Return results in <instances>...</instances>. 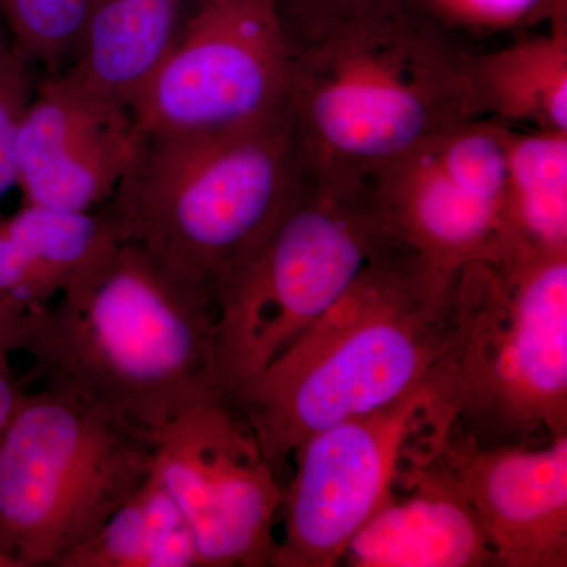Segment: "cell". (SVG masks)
Segmentation results:
<instances>
[{"instance_id":"cell-5","label":"cell","mask_w":567,"mask_h":567,"mask_svg":"<svg viewBox=\"0 0 567 567\" xmlns=\"http://www.w3.org/2000/svg\"><path fill=\"white\" fill-rule=\"evenodd\" d=\"M301 177L289 111L233 136H144L100 210L118 241L136 246L167 278L213 298L215 284L259 244Z\"/></svg>"},{"instance_id":"cell-1","label":"cell","mask_w":567,"mask_h":567,"mask_svg":"<svg viewBox=\"0 0 567 567\" xmlns=\"http://www.w3.org/2000/svg\"><path fill=\"white\" fill-rule=\"evenodd\" d=\"M457 271L394 241L289 349L227 401L275 473L309 436L416 386L445 352Z\"/></svg>"},{"instance_id":"cell-10","label":"cell","mask_w":567,"mask_h":567,"mask_svg":"<svg viewBox=\"0 0 567 567\" xmlns=\"http://www.w3.org/2000/svg\"><path fill=\"white\" fill-rule=\"evenodd\" d=\"M153 468L188 518L199 567H265L284 488L226 398L189 406L152 434Z\"/></svg>"},{"instance_id":"cell-16","label":"cell","mask_w":567,"mask_h":567,"mask_svg":"<svg viewBox=\"0 0 567 567\" xmlns=\"http://www.w3.org/2000/svg\"><path fill=\"white\" fill-rule=\"evenodd\" d=\"M194 0H91L63 70L112 103H133L173 50Z\"/></svg>"},{"instance_id":"cell-22","label":"cell","mask_w":567,"mask_h":567,"mask_svg":"<svg viewBox=\"0 0 567 567\" xmlns=\"http://www.w3.org/2000/svg\"><path fill=\"white\" fill-rule=\"evenodd\" d=\"M35 70L0 24V200L18 183V140L39 81Z\"/></svg>"},{"instance_id":"cell-24","label":"cell","mask_w":567,"mask_h":567,"mask_svg":"<svg viewBox=\"0 0 567 567\" xmlns=\"http://www.w3.org/2000/svg\"><path fill=\"white\" fill-rule=\"evenodd\" d=\"M10 354L0 352V445L9 429L11 417L20 405L22 388L11 369Z\"/></svg>"},{"instance_id":"cell-14","label":"cell","mask_w":567,"mask_h":567,"mask_svg":"<svg viewBox=\"0 0 567 567\" xmlns=\"http://www.w3.org/2000/svg\"><path fill=\"white\" fill-rule=\"evenodd\" d=\"M344 559L354 567L498 566L442 453L395 486L350 540Z\"/></svg>"},{"instance_id":"cell-19","label":"cell","mask_w":567,"mask_h":567,"mask_svg":"<svg viewBox=\"0 0 567 567\" xmlns=\"http://www.w3.org/2000/svg\"><path fill=\"white\" fill-rule=\"evenodd\" d=\"M499 125L511 240L540 251H567V133H520Z\"/></svg>"},{"instance_id":"cell-18","label":"cell","mask_w":567,"mask_h":567,"mask_svg":"<svg viewBox=\"0 0 567 567\" xmlns=\"http://www.w3.org/2000/svg\"><path fill=\"white\" fill-rule=\"evenodd\" d=\"M54 567H199L188 518L152 470L147 480Z\"/></svg>"},{"instance_id":"cell-20","label":"cell","mask_w":567,"mask_h":567,"mask_svg":"<svg viewBox=\"0 0 567 567\" xmlns=\"http://www.w3.org/2000/svg\"><path fill=\"white\" fill-rule=\"evenodd\" d=\"M91 0H0L11 41L44 74L69 66Z\"/></svg>"},{"instance_id":"cell-12","label":"cell","mask_w":567,"mask_h":567,"mask_svg":"<svg viewBox=\"0 0 567 567\" xmlns=\"http://www.w3.org/2000/svg\"><path fill=\"white\" fill-rule=\"evenodd\" d=\"M442 456L499 567L567 566V434L536 446H480L453 427Z\"/></svg>"},{"instance_id":"cell-15","label":"cell","mask_w":567,"mask_h":567,"mask_svg":"<svg viewBox=\"0 0 567 567\" xmlns=\"http://www.w3.org/2000/svg\"><path fill=\"white\" fill-rule=\"evenodd\" d=\"M121 244L103 210L22 204L0 218V300L37 311L81 282Z\"/></svg>"},{"instance_id":"cell-13","label":"cell","mask_w":567,"mask_h":567,"mask_svg":"<svg viewBox=\"0 0 567 567\" xmlns=\"http://www.w3.org/2000/svg\"><path fill=\"white\" fill-rule=\"evenodd\" d=\"M364 186L395 240L446 270L457 271L513 241L505 213L451 177L429 144Z\"/></svg>"},{"instance_id":"cell-3","label":"cell","mask_w":567,"mask_h":567,"mask_svg":"<svg viewBox=\"0 0 567 567\" xmlns=\"http://www.w3.org/2000/svg\"><path fill=\"white\" fill-rule=\"evenodd\" d=\"M290 123L301 174L358 188L480 117L466 54L421 10L298 44Z\"/></svg>"},{"instance_id":"cell-7","label":"cell","mask_w":567,"mask_h":567,"mask_svg":"<svg viewBox=\"0 0 567 567\" xmlns=\"http://www.w3.org/2000/svg\"><path fill=\"white\" fill-rule=\"evenodd\" d=\"M152 435L78 395H22L0 445V540L22 567L55 566L147 480Z\"/></svg>"},{"instance_id":"cell-21","label":"cell","mask_w":567,"mask_h":567,"mask_svg":"<svg viewBox=\"0 0 567 567\" xmlns=\"http://www.w3.org/2000/svg\"><path fill=\"white\" fill-rule=\"evenodd\" d=\"M279 6L295 47L420 10L416 0H279Z\"/></svg>"},{"instance_id":"cell-17","label":"cell","mask_w":567,"mask_h":567,"mask_svg":"<svg viewBox=\"0 0 567 567\" xmlns=\"http://www.w3.org/2000/svg\"><path fill=\"white\" fill-rule=\"evenodd\" d=\"M550 31L484 54H466L480 117L520 122L536 132L567 133V13L561 0Z\"/></svg>"},{"instance_id":"cell-27","label":"cell","mask_w":567,"mask_h":567,"mask_svg":"<svg viewBox=\"0 0 567 567\" xmlns=\"http://www.w3.org/2000/svg\"><path fill=\"white\" fill-rule=\"evenodd\" d=\"M0 24H3L2 20H0Z\"/></svg>"},{"instance_id":"cell-25","label":"cell","mask_w":567,"mask_h":567,"mask_svg":"<svg viewBox=\"0 0 567 567\" xmlns=\"http://www.w3.org/2000/svg\"><path fill=\"white\" fill-rule=\"evenodd\" d=\"M458 9L484 11V13H502V11L517 9L527 0H432Z\"/></svg>"},{"instance_id":"cell-26","label":"cell","mask_w":567,"mask_h":567,"mask_svg":"<svg viewBox=\"0 0 567 567\" xmlns=\"http://www.w3.org/2000/svg\"><path fill=\"white\" fill-rule=\"evenodd\" d=\"M0 567H22L13 550L0 540Z\"/></svg>"},{"instance_id":"cell-8","label":"cell","mask_w":567,"mask_h":567,"mask_svg":"<svg viewBox=\"0 0 567 567\" xmlns=\"http://www.w3.org/2000/svg\"><path fill=\"white\" fill-rule=\"evenodd\" d=\"M454 416L431 372L385 406L309 436L284 488L271 567H333L395 486L442 453Z\"/></svg>"},{"instance_id":"cell-2","label":"cell","mask_w":567,"mask_h":567,"mask_svg":"<svg viewBox=\"0 0 567 567\" xmlns=\"http://www.w3.org/2000/svg\"><path fill=\"white\" fill-rule=\"evenodd\" d=\"M58 388L153 434L189 406L226 398L216 306L118 244L92 274L37 309L28 350Z\"/></svg>"},{"instance_id":"cell-23","label":"cell","mask_w":567,"mask_h":567,"mask_svg":"<svg viewBox=\"0 0 567 567\" xmlns=\"http://www.w3.org/2000/svg\"><path fill=\"white\" fill-rule=\"evenodd\" d=\"M35 324V311L0 300V352L11 354L28 350Z\"/></svg>"},{"instance_id":"cell-11","label":"cell","mask_w":567,"mask_h":567,"mask_svg":"<svg viewBox=\"0 0 567 567\" xmlns=\"http://www.w3.org/2000/svg\"><path fill=\"white\" fill-rule=\"evenodd\" d=\"M132 111L70 74L37 81L18 140L22 204L93 212L111 199L141 151Z\"/></svg>"},{"instance_id":"cell-6","label":"cell","mask_w":567,"mask_h":567,"mask_svg":"<svg viewBox=\"0 0 567 567\" xmlns=\"http://www.w3.org/2000/svg\"><path fill=\"white\" fill-rule=\"evenodd\" d=\"M394 241L365 186L301 177L274 226L213 289L226 399L281 357Z\"/></svg>"},{"instance_id":"cell-9","label":"cell","mask_w":567,"mask_h":567,"mask_svg":"<svg viewBox=\"0 0 567 567\" xmlns=\"http://www.w3.org/2000/svg\"><path fill=\"white\" fill-rule=\"evenodd\" d=\"M297 50L279 0H194L173 50L133 103L151 137H221L286 117Z\"/></svg>"},{"instance_id":"cell-4","label":"cell","mask_w":567,"mask_h":567,"mask_svg":"<svg viewBox=\"0 0 567 567\" xmlns=\"http://www.w3.org/2000/svg\"><path fill=\"white\" fill-rule=\"evenodd\" d=\"M454 429L480 446L567 434V251L520 244L458 268L453 328L431 369Z\"/></svg>"}]
</instances>
